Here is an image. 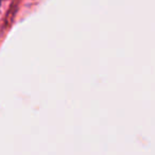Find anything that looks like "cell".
I'll list each match as a JSON object with an SVG mask.
<instances>
[{"instance_id": "cell-1", "label": "cell", "mask_w": 155, "mask_h": 155, "mask_svg": "<svg viewBox=\"0 0 155 155\" xmlns=\"http://www.w3.org/2000/svg\"><path fill=\"white\" fill-rule=\"evenodd\" d=\"M1 2H2V0H0V5H1Z\"/></svg>"}]
</instances>
